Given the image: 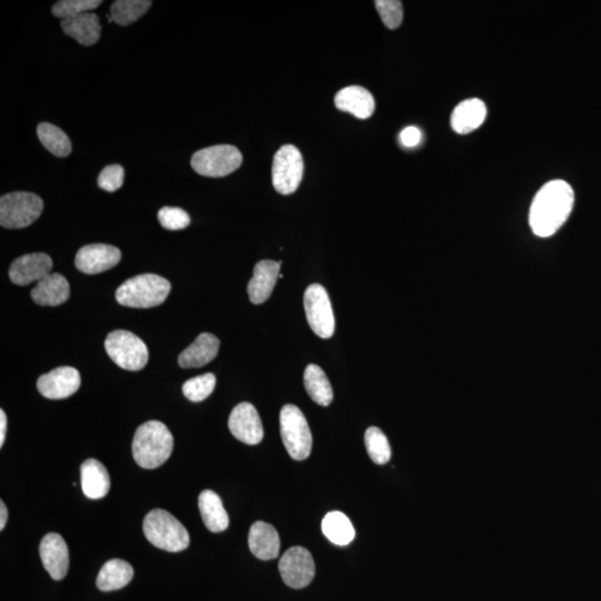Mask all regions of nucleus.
<instances>
[{"instance_id":"nucleus-9","label":"nucleus","mask_w":601,"mask_h":601,"mask_svg":"<svg viewBox=\"0 0 601 601\" xmlns=\"http://www.w3.org/2000/svg\"><path fill=\"white\" fill-rule=\"evenodd\" d=\"M303 169L300 150L293 145H284L276 151L272 165V182L280 194H293L301 184Z\"/></svg>"},{"instance_id":"nucleus-35","label":"nucleus","mask_w":601,"mask_h":601,"mask_svg":"<svg viewBox=\"0 0 601 601\" xmlns=\"http://www.w3.org/2000/svg\"><path fill=\"white\" fill-rule=\"evenodd\" d=\"M158 221L164 229L178 231L190 225L191 217L184 209L165 207L159 209Z\"/></svg>"},{"instance_id":"nucleus-28","label":"nucleus","mask_w":601,"mask_h":601,"mask_svg":"<svg viewBox=\"0 0 601 601\" xmlns=\"http://www.w3.org/2000/svg\"><path fill=\"white\" fill-rule=\"evenodd\" d=\"M322 532L337 546H347L355 538L351 520L340 511L329 512L322 521Z\"/></svg>"},{"instance_id":"nucleus-1","label":"nucleus","mask_w":601,"mask_h":601,"mask_svg":"<svg viewBox=\"0 0 601 601\" xmlns=\"http://www.w3.org/2000/svg\"><path fill=\"white\" fill-rule=\"evenodd\" d=\"M574 193L569 183L548 182L534 196L529 211V225L539 238H550L567 222L573 212Z\"/></svg>"},{"instance_id":"nucleus-24","label":"nucleus","mask_w":601,"mask_h":601,"mask_svg":"<svg viewBox=\"0 0 601 601\" xmlns=\"http://www.w3.org/2000/svg\"><path fill=\"white\" fill-rule=\"evenodd\" d=\"M80 478H82L83 493L88 499H102L109 493L110 489V478L102 462L96 459H88L80 467Z\"/></svg>"},{"instance_id":"nucleus-22","label":"nucleus","mask_w":601,"mask_h":601,"mask_svg":"<svg viewBox=\"0 0 601 601\" xmlns=\"http://www.w3.org/2000/svg\"><path fill=\"white\" fill-rule=\"evenodd\" d=\"M65 35L77 40L83 46H92L100 40L102 26L96 13L85 12L78 16L66 18L61 22Z\"/></svg>"},{"instance_id":"nucleus-4","label":"nucleus","mask_w":601,"mask_h":601,"mask_svg":"<svg viewBox=\"0 0 601 601\" xmlns=\"http://www.w3.org/2000/svg\"><path fill=\"white\" fill-rule=\"evenodd\" d=\"M151 545L168 552H180L190 546V534L175 516L163 509L151 510L142 524Z\"/></svg>"},{"instance_id":"nucleus-16","label":"nucleus","mask_w":601,"mask_h":601,"mask_svg":"<svg viewBox=\"0 0 601 601\" xmlns=\"http://www.w3.org/2000/svg\"><path fill=\"white\" fill-rule=\"evenodd\" d=\"M53 260L46 253L26 254L12 262L9 278L13 284L29 285L39 282L51 274Z\"/></svg>"},{"instance_id":"nucleus-5","label":"nucleus","mask_w":601,"mask_h":601,"mask_svg":"<svg viewBox=\"0 0 601 601\" xmlns=\"http://www.w3.org/2000/svg\"><path fill=\"white\" fill-rule=\"evenodd\" d=\"M280 436L285 449L294 460L302 461L310 457L312 434L305 414L296 405H284L280 413Z\"/></svg>"},{"instance_id":"nucleus-32","label":"nucleus","mask_w":601,"mask_h":601,"mask_svg":"<svg viewBox=\"0 0 601 601\" xmlns=\"http://www.w3.org/2000/svg\"><path fill=\"white\" fill-rule=\"evenodd\" d=\"M216 386V378L213 373H205L190 378L183 386V394L193 402H200L212 394Z\"/></svg>"},{"instance_id":"nucleus-19","label":"nucleus","mask_w":601,"mask_h":601,"mask_svg":"<svg viewBox=\"0 0 601 601\" xmlns=\"http://www.w3.org/2000/svg\"><path fill=\"white\" fill-rule=\"evenodd\" d=\"M220 340L211 333L199 334L196 340L180 354L181 368H202L216 358Z\"/></svg>"},{"instance_id":"nucleus-8","label":"nucleus","mask_w":601,"mask_h":601,"mask_svg":"<svg viewBox=\"0 0 601 601\" xmlns=\"http://www.w3.org/2000/svg\"><path fill=\"white\" fill-rule=\"evenodd\" d=\"M242 162V153L235 146L215 145L196 151L191 165L199 175L224 177L240 168Z\"/></svg>"},{"instance_id":"nucleus-37","label":"nucleus","mask_w":601,"mask_h":601,"mask_svg":"<svg viewBox=\"0 0 601 601\" xmlns=\"http://www.w3.org/2000/svg\"><path fill=\"white\" fill-rule=\"evenodd\" d=\"M421 132L418 131V128L414 126L404 128L400 134V141L405 147H414L418 145V142H421Z\"/></svg>"},{"instance_id":"nucleus-27","label":"nucleus","mask_w":601,"mask_h":601,"mask_svg":"<svg viewBox=\"0 0 601 601\" xmlns=\"http://www.w3.org/2000/svg\"><path fill=\"white\" fill-rule=\"evenodd\" d=\"M305 386L307 394L314 402L328 407L333 401V390L327 374L316 364L307 365L305 371Z\"/></svg>"},{"instance_id":"nucleus-13","label":"nucleus","mask_w":601,"mask_h":601,"mask_svg":"<svg viewBox=\"0 0 601 601\" xmlns=\"http://www.w3.org/2000/svg\"><path fill=\"white\" fill-rule=\"evenodd\" d=\"M122 260V253L113 245L89 244L79 249L75 265L85 274H100L113 269Z\"/></svg>"},{"instance_id":"nucleus-33","label":"nucleus","mask_w":601,"mask_h":601,"mask_svg":"<svg viewBox=\"0 0 601 601\" xmlns=\"http://www.w3.org/2000/svg\"><path fill=\"white\" fill-rule=\"evenodd\" d=\"M101 0H61L53 4L52 8L53 15L57 18L66 20V18L75 17L80 13L92 12L93 9L100 7Z\"/></svg>"},{"instance_id":"nucleus-15","label":"nucleus","mask_w":601,"mask_h":601,"mask_svg":"<svg viewBox=\"0 0 601 601\" xmlns=\"http://www.w3.org/2000/svg\"><path fill=\"white\" fill-rule=\"evenodd\" d=\"M39 556L44 568L53 581H61L69 568V547L61 534L51 532L43 538Z\"/></svg>"},{"instance_id":"nucleus-20","label":"nucleus","mask_w":601,"mask_h":601,"mask_svg":"<svg viewBox=\"0 0 601 601\" xmlns=\"http://www.w3.org/2000/svg\"><path fill=\"white\" fill-rule=\"evenodd\" d=\"M334 104L338 110L346 111L360 119L371 118L376 109L372 93L361 86L343 88L334 98Z\"/></svg>"},{"instance_id":"nucleus-21","label":"nucleus","mask_w":601,"mask_h":601,"mask_svg":"<svg viewBox=\"0 0 601 601\" xmlns=\"http://www.w3.org/2000/svg\"><path fill=\"white\" fill-rule=\"evenodd\" d=\"M31 298L42 306H58L69 300L70 288L69 280L60 273H51L39 280L31 289Z\"/></svg>"},{"instance_id":"nucleus-14","label":"nucleus","mask_w":601,"mask_h":601,"mask_svg":"<svg viewBox=\"0 0 601 601\" xmlns=\"http://www.w3.org/2000/svg\"><path fill=\"white\" fill-rule=\"evenodd\" d=\"M80 374L75 368L60 367L38 378L39 394L51 400L69 398L78 391Z\"/></svg>"},{"instance_id":"nucleus-26","label":"nucleus","mask_w":601,"mask_h":601,"mask_svg":"<svg viewBox=\"0 0 601 601\" xmlns=\"http://www.w3.org/2000/svg\"><path fill=\"white\" fill-rule=\"evenodd\" d=\"M134 570L127 561L111 559L102 565L96 579V586L102 591L122 589L132 581Z\"/></svg>"},{"instance_id":"nucleus-12","label":"nucleus","mask_w":601,"mask_h":601,"mask_svg":"<svg viewBox=\"0 0 601 601\" xmlns=\"http://www.w3.org/2000/svg\"><path fill=\"white\" fill-rule=\"evenodd\" d=\"M229 427L231 435L245 444L256 445L264 438V430L257 410L248 402L236 405L231 412Z\"/></svg>"},{"instance_id":"nucleus-34","label":"nucleus","mask_w":601,"mask_h":601,"mask_svg":"<svg viewBox=\"0 0 601 601\" xmlns=\"http://www.w3.org/2000/svg\"><path fill=\"white\" fill-rule=\"evenodd\" d=\"M378 15L389 29H396L402 24L403 6L399 0H377Z\"/></svg>"},{"instance_id":"nucleus-38","label":"nucleus","mask_w":601,"mask_h":601,"mask_svg":"<svg viewBox=\"0 0 601 601\" xmlns=\"http://www.w3.org/2000/svg\"><path fill=\"white\" fill-rule=\"evenodd\" d=\"M7 417L4 410H0V447H3L4 439H6Z\"/></svg>"},{"instance_id":"nucleus-18","label":"nucleus","mask_w":601,"mask_h":601,"mask_svg":"<svg viewBox=\"0 0 601 601\" xmlns=\"http://www.w3.org/2000/svg\"><path fill=\"white\" fill-rule=\"evenodd\" d=\"M248 547L257 559L266 561L278 558L280 548L279 533L273 525L257 521L249 529Z\"/></svg>"},{"instance_id":"nucleus-36","label":"nucleus","mask_w":601,"mask_h":601,"mask_svg":"<svg viewBox=\"0 0 601 601\" xmlns=\"http://www.w3.org/2000/svg\"><path fill=\"white\" fill-rule=\"evenodd\" d=\"M124 168L120 165H109L98 176V186L102 190L113 193L123 186Z\"/></svg>"},{"instance_id":"nucleus-39","label":"nucleus","mask_w":601,"mask_h":601,"mask_svg":"<svg viewBox=\"0 0 601 601\" xmlns=\"http://www.w3.org/2000/svg\"><path fill=\"white\" fill-rule=\"evenodd\" d=\"M8 519V511L6 505L4 501L0 502V530H4L6 527Z\"/></svg>"},{"instance_id":"nucleus-3","label":"nucleus","mask_w":601,"mask_h":601,"mask_svg":"<svg viewBox=\"0 0 601 601\" xmlns=\"http://www.w3.org/2000/svg\"><path fill=\"white\" fill-rule=\"evenodd\" d=\"M171 283L162 276L141 274L120 285L115 296L120 305L150 309L162 305L171 292Z\"/></svg>"},{"instance_id":"nucleus-10","label":"nucleus","mask_w":601,"mask_h":601,"mask_svg":"<svg viewBox=\"0 0 601 601\" xmlns=\"http://www.w3.org/2000/svg\"><path fill=\"white\" fill-rule=\"evenodd\" d=\"M305 310L312 331L321 338L332 337L336 329V319L329 294L322 285L312 284L306 288Z\"/></svg>"},{"instance_id":"nucleus-17","label":"nucleus","mask_w":601,"mask_h":601,"mask_svg":"<svg viewBox=\"0 0 601 601\" xmlns=\"http://www.w3.org/2000/svg\"><path fill=\"white\" fill-rule=\"evenodd\" d=\"M282 261L263 260L257 263L249 280L248 293L253 305H262L269 300L278 282Z\"/></svg>"},{"instance_id":"nucleus-7","label":"nucleus","mask_w":601,"mask_h":601,"mask_svg":"<svg viewBox=\"0 0 601 601\" xmlns=\"http://www.w3.org/2000/svg\"><path fill=\"white\" fill-rule=\"evenodd\" d=\"M105 350L119 368L127 371H140L149 362V349L135 334L116 329L107 336Z\"/></svg>"},{"instance_id":"nucleus-30","label":"nucleus","mask_w":601,"mask_h":601,"mask_svg":"<svg viewBox=\"0 0 601 601\" xmlns=\"http://www.w3.org/2000/svg\"><path fill=\"white\" fill-rule=\"evenodd\" d=\"M150 0H116L110 7V16L116 24L128 26L144 16L151 6Z\"/></svg>"},{"instance_id":"nucleus-11","label":"nucleus","mask_w":601,"mask_h":601,"mask_svg":"<svg viewBox=\"0 0 601 601\" xmlns=\"http://www.w3.org/2000/svg\"><path fill=\"white\" fill-rule=\"evenodd\" d=\"M280 577L293 589L309 586L315 576V564L311 552L303 547H292L280 560Z\"/></svg>"},{"instance_id":"nucleus-2","label":"nucleus","mask_w":601,"mask_h":601,"mask_svg":"<svg viewBox=\"0 0 601 601\" xmlns=\"http://www.w3.org/2000/svg\"><path fill=\"white\" fill-rule=\"evenodd\" d=\"M174 438L164 423L149 421L138 426L134 435L132 451L134 460L144 469H156L171 457Z\"/></svg>"},{"instance_id":"nucleus-6","label":"nucleus","mask_w":601,"mask_h":601,"mask_svg":"<svg viewBox=\"0 0 601 601\" xmlns=\"http://www.w3.org/2000/svg\"><path fill=\"white\" fill-rule=\"evenodd\" d=\"M43 199L29 191H12L0 199V224L4 229H25L42 215Z\"/></svg>"},{"instance_id":"nucleus-25","label":"nucleus","mask_w":601,"mask_h":601,"mask_svg":"<svg viewBox=\"0 0 601 601\" xmlns=\"http://www.w3.org/2000/svg\"><path fill=\"white\" fill-rule=\"evenodd\" d=\"M199 508L204 524L209 532L217 533L229 528V515L216 492L212 490H204L199 497Z\"/></svg>"},{"instance_id":"nucleus-23","label":"nucleus","mask_w":601,"mask_h":601,"mask_svg":"<svg viewBox=\"0 0 601 601\" xmlns=\"http://www.w3.org/2000/svg\"><path fill=\"white\" fill-rule=\"evenodd\" d=\"M487 118V107L478 98L463 101L453 110L451 127L454 132L466 135L475 131Z\"/></svg>"},{"instance_id":"nucleus-31","label":"nucleus","mask_w":601,"mask_h":601,"mask_svg":"<svg viewBox=\"0 0 601 601\" xmlns=\"http://www.w3.org/2000/svg\"><path fill=\"white\" fill-rule=\"evenodd\" d=\"M365 448L369 457L377 465H386L391 459L389 440L377 426H370L364 435Z\"/></svg>"},{"instance_id":"nucleus-29","label":"nucleus","mask_w":601,"mask_h":601,"mask_svg":"<svg viewBox=\"0 0 601 601\" xmlns=\"http://www.w3.org/2000/svg\"><path fill=\"white\" fill-rule=\"evenodd\" d=\"M37 135L45 149L58 158H67L71 153V142L60 127L49 123L38 125Z\"/></svg>"}]
</instances>
